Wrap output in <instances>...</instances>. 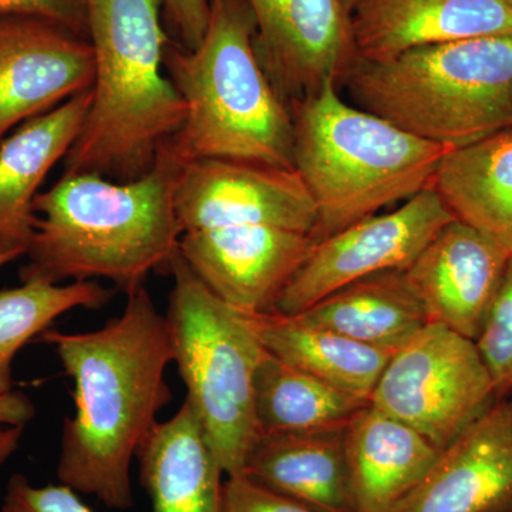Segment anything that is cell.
Returning a JSON list of instances; mask_svg holds the SVG:
<instances>
[{"instance_id": "21", "label": "cell", "mask_w": 512, "mask_h": 512, "mask_svg": "<svg viewBox=\"0 0 512 512\" xmlns=\"http://www.w3.org/2000/svg\"><path fill=\"white\" fill-rule=\"evenodd\" d=\"M431 188L456 220L512 255V128L451 148L441 158Z\"/></svg>"}, {"instance_id": "35", "label": "cell", "mask_w": 512, "mask_h": 512, "mask_svg": "<svg viewBox=\"0 0 512 512\" xmlns=\"http://www.w3.org/2000/svg\"><path fill=\"white\" fill-rule=\"evenodd\" d=\"M508 403H510V407H511V409H512V400H511V402H508Z\"/></svg>"}, {"instance_id": "8", "label": "cell", "mask_w": 512, "mask_h": 512, "mask_svg": "<svg viewBox=\"0 0 512 512\" xmlns=\"http://www.w3.org/2000/svg\"><path fill=\"white\" fill-rule=\"evenodd\" d=\"M497 402L474 340L436 322L394 350L370 397L439 451Z\"/></svg>"}, {"instance_id": "31", "label": "cell", "mask_w": 512, "mask_h": 512, "mask_svg": "<svg viewBox=\"0 0 512 512\" xmlns=\"http://www.w3.org/2000/svg\"><path fill=\"white\" fill-rule=\"evenodd\" d=\"M35 416V406L26 394H0V427H25Z\"/></svg>"}, {"instance_id": "30", "label": "cell", "mask_w": 512, "mask_h": 512, "mask_svg": "<svg viewBox=\"0 0 512 512\" xmlns=\"http://www.w3.org/2000/svg\"><path fill=\"white\" fill-rule=\"evenodd\" d=\"M161 3L180 46L192 50L200 45L210 20L211 0H161Z\"/></svg>"}, {"instance_id": "34", "label": "cell", "mask_w": 512, "mask_h": 512, "mask_svg": "<svg viewBox=\"0 0 512 512\" xmlns=\"http://www.w3.org/2000/svg\"><path fill=\"white\" fill-rule=\"evenodd\" d=\"M501 2H503L504 5L507 6V8L512 12V0H501Z\"/></svg>"}, {"instance_id": "14", "label": "cell", "mask_w": 512, "mask_h": 512, "mask_svg": "<svg viewBox=\"0 0 512 512\" xmlns=\"http://www.w3.org/2000/svg\"><path fill=\"white\" fill-rule=\"evenodd\" d=\"M511 256L493 238L454 220L404 272L429 322L476 340Z\"/></svg>"}, {"instance_id": "1", "label": "cell", "mask_w": 512, "mask_h": 512, "mask_svg": "<svg viewBox=\"0 0 512 512\" xmlns=\"http://www.w3.org/2000/svg\"><path fill=\"white\" fill-rule=\"evenodd\" d=\"M39 338L55 348L74 382L76 412L64 421L57 478L106 507L127 510L133 505L131 461L173 399L165 382L173 362L165 315L140 286L103 328L46 329Z\"/></svg>"}, {"instance_id": "23", "label": "cell", "mask_w": 512, "mask_h": 512, "mask_svg": "<svg viewBox=\"0 0 512 512\" xmlns=\"http://www.w3.org/2000/svg\"><path fill=\"white\" fill-rule=\"evenodd\" d=\"M256 330L266 350L340 392L370 403L393 352L316 328L296 316L255 313Z\"/></svg>"}, {"instance_id": "2", "label": "cell", "mask_w": 512, "mask_h": 512, "mask_svg": "<svg viewBox=\"0 0 512 512\" xmlns=\"http://www.w3.org/2000/svg\"><path fill=\"white\" fill-rule=\"evenodd\" d=\"M181 163L168 150L137 180L63 174L35 204V231L22 282L107 279L126 293L153 271H167L180 245L174 190Z\"/></svg>"}, {"instance_id": "32", "label": "cell", "mask_w": 512, "mask_h": 512, "mask_svg": "<svg viewBox=\"0 0 512 512\" xmlns=\"http://www.w3.org/2000/svg\"><path fill=\"white\" fill-rule=\"evenodd\" d=\"M20 256H23V254L18 251L0 252V268L10 264V262L16 261Z\"/></svg>"}, {"instance_id": "17", "label": "cell", "mask_w": 512, "mask_h": 512, "mask_svg": "<svg viewBox=\"0 0 512 512\" xmlns=\"http://www.w3.org/2000/svg\"><path fill=\"white\" fill-rule=\"evenodd\" d=\"M90 101L92 89L26 121L0 144V252L26 254L40 187L79 136Z\"/></svg>"}, {"instance_id": "3", "label": "cell", "mask_w": 512, "mask_h": 512, "mask_svg": "<svg viewBox=\"0 0 512 512\" xmlns=\"http://www.w3.org/2000/svg\"><path fill=\"white\" fill-rule=\"evenodd\" d=\"M161 0H87L92 101L63 174L137 180L183 127L187 104L168 74Z\"/></svg>"}, {"instance_id": "22", "label": "cell", "mask_w": 512, "mask_h": 512, "mask_svg": "<svg viewBox=\"0 0 512 512\" xmlns=\"http://www.w3.org/2000/svg\"><path fill=\"white\" fill-rule=\"evenodd\" d=\"M295 316L308 325L390 352L429 323L426 309L403 271L359 279Z\"/></svg>"}, {"instance_id": "11", "label": "cell", "mask_w": 512, "mask_h": 512, "mask_svg": "<svg viewBox=\"0 0 512 512\" xmlns=\"http://www.w3.org/2000/svg\"><path fill=\"white\" fill-rule=\"evenodd\" d=\"M259 60L286 103L345 80L360 62L346 0H244Z\"/></svg>"}, {"instance_id": "7", "label": "cell", "mask_w": 512, "mask_h": 512, "mask_svg": "<svg viewBox=\"0 0 512 512\" xmlns=\"http://www.w3.org/2000/svg\"><path fill=\"white\" fill-rule=\"evenodd\" d=\"M167 271L174 286L165 313L173 363L187 387V402L225 476H242L258 439L255 376L268 355L255 313L232 308L188 268L180 252Z\"/></svg>"}, {"instance_id": "24", "label": "cell", "mask_w": 512, "mask_h": 512, "mask_svg": "<svg viewBox=\"0 0 512 512\" xmlns=\"http://www.w3.org/2000/svg\"><path fill=\"white\" fill-rule=\"evenodd\" d=\"M367 404L269 352L256 372L255 417L259 436L348 426Z\"/></svg>"}, {"instance_id": "28", "label": "cell", "mask_w": 512, "mask_h": 512, "mask_svg": "<svg viewBox=\"0 0 512 512\" xmlns=\"http://www.w3.org/2000/svg\"><path fill=\"white\" fill-rule=\"evenodd\" d=\"M224 512H316L245 476L228 477L224 483Z\"/></svg>"}, {"instance_id": "20", "label": "cell", "mask_w": 512, "mask_h": 512, "mask_svg": "<svg viewBox=\"0 0 512 512\" xmlns=\"http://www.w3.org/2000/svg\"><path fill=\"white\" fill-rule=\"evenodd\" d=\"M137 458L154 512H224L225 473L187 400L157 423Z\"/></svg>"}, {"instance_id": "16", "label": "cell", "mask_w": 512, "mask_h": 512, "mask_svg": "<svg viewBox=\"0 0 512 512\" xmlns=\"http://www.w3.org/2000/svg\"><path fill=\"white\" fill-rule=\"evenodd\" d=\"M360 62L392 59L419 47L512 33L501 0H359L352 10Z\"/></svg>"}, {"instance_id": "33", "label": "cell", "mask_w": 512, "mask_h": 512, "mask_svg": "<svg viewBox=\"0 0 512 512\" xmlns=\"http://www.w3.org/2000/svg\"><path fill=\"white\" fill-rule=\"evenodd\" d=\"M346 2H348L349 8L353 10V8H355V5L357 2H359V0H346Z\"/></svg>"}, {"instance_id": "4", "label": "cell", "mask_w": 512, "mask_h": 512, "mask_svg": "<svg viewBox=\"0 0 512 512\" xmlns=\"http://www.w3.org/2000/svg\"><path fill=\"white\" fill-rule=\"evenodd\" d=\"M255 22L244 0H211L200 45L170 42L165 72L187 104L181 130L167 143L181 164L234 158L293 167L291 109L255 49Z\"/></svg>"}, {"instance_id": "15", "label": "cell", "mask_w": 512, "mask_h": 512, "mask_svg": "<svg viewBox=\"0 0 512 512\" xmlns=\"http://www.w3.org/2000/svg\"><path fill=\"white\" fill-rule=\"evenodd\" d=\"M392 512H512V409L498 400Z\"/></svg>"}, {"instance_id": "12", "label": "cell", "mask_w": 512, "mask_h": 512, "mask_svg": "<svg viewBox=\"0 0 512 512\" xmlns=\"http://www.w3.org/2000/svg\"><path fill=\"white\" fill-rule=\"evenodd\" d=\"M89 37L28 16L0 18V144L26 121L92 89Z\"/></svg>"}, {"instance_id": "18", "label": "cell", "mask_w": 512, "mask_h": 512, "mask_svg": "<svg viewBox=\"0 0 512 512\" xmlns=\"http://www.w3.org/2000/svg\"><path fill=\"white\" fill-rule=\"evenodd\" d=\"M346 427L261 434L242 476L316 512H355Z\"/></svg>"}, {"instance_id": "13", "label": "cell", "mask_w": 512, "mask_h": 512, "mask_svg": "<svg viewBox=\"0 0 512 512\" xmlns=\"http://www.w3.org/2000/svg\"><path fill=\"white\" fill-rule=\"evenodd\" d=\"M315 244L303 232L241 225L184 232L178 252L222 302L245 313H269Z\"/></svg>"}, {"instance_id": "29", "label": "cell", "mask_w": 512, "mask_h": 512, "mask_svg": "<svg viewBox=\"0 0 512 512\" xmlns=\"http://www.w3.org/2000/svg\"><path fill=\"white\" fill-rule=\"evenodd\" d=\"M28 16L59 23L87 36V0H0V18Z\"/></svg>"}, {"instance_id": "5", "label": "cell", "mask_w": 512, "mask_h": 512, "mask_svg": "<svg viewBox=\"0 0 512 512\" xmlns=\"http://www.w3.org/2000/svg\"><path fill=\"white\" fill-rule=\"evenodd\" d=\"M289 109L293 167L318 211L316 242L430 188L451 150L350 106L333 82Z\"/></svg>"}, {"instance_id": "25", "label": "cell", "mask_w": 512, "mask_h": 512, "mask_svg": "<svg viewBox=\"0 0 512 512\" xmlns=\"http://www.w3.org/2000/svg\"><path fill=\"white\" fill-rule=\"evenodd\" d=\"M113 293L94 281L22 282L19 288L0 291V394L13 392V359L23 346L66 312L103 308Z\"/></svg>"}, {"instance_id": "27", "label": "cell", "mask_w": 512, "mask_h": 512, "mask_svg": "<svg viewBox=\"0 0 512 512\" xmlns=\"http://www.w3.org/2000/svg\"><path fill=\"white\" fill-rule=\"evenodd\" d=\"M0 512H93L67 485L35 487L22 474H13Z\"/></svg>"}, {"instance_id": "10", "label": "cell", "mask_w": 512, "mask_h": 512, "mask_svg": "<svg viewBox=\"0 0 512 512\" xmlns=\"http://www.w3.org/2000/svg\"><path fill=\"white\" fill-rule=\"evenodd\" d=\"M181 231L268 225L312 235L315 201L295 168L198 158L181 164L174 190Z\"/></svg>"}, {"instance_id": "19", "label": "cell", "mask_w": 512, "mask_h": 512, "mask_svg": "<svg viewBox=\"0 0 512 512\" xmlns=\"http://www.w3.org/2000/svg\"><path fill=\"white\" fill-rule=\"evenodd\" d=\"M355 512H392L434 466L441 451L372 404L346 427Z\"/></svg>"}, {"instance_id": "9", "label": "cell", "mask_w": 512, "mask_h": 512, "mask_svg": "<svg viewBox=\"0 0 512 512\" xmlns=\"http://www.w3.org/2000/svg\"><path fill=\"white\" fill-rule=\"evenodd\" d=\"M433 188L387 214H376L318 241L272 312L295 316L320 299L370 275L407 271L431 239L454 221Z\"/></svg>"}, {"instance_id": "6", "label": "cell", "mask_w": 512, "mask_h": 512, "mask_svg": "<svg viewBox=\"0 0 512 512\" xmlns=\"http://www.w3.org/2000/svg\"><path fill=\"white\" fill-rule=\"evenodd\" d=\"M345 82L360 109L441 146H468L512 128V33L359 62Z\"/></svg>"}, {"instance_id": "26", "label": "cell", "mask_w": 512, "mask_h": 512, "mask_svg": "<svg viewBox=\"0 0 512 512\" xmlns=\"http://www.w3.org/2000/svg\"><path fill=\"white\" fill-rule=\"evenodd\" d=\"M474 343L495 397L504 400L512 394V256Z\"/></svg>"}]
</instances>
